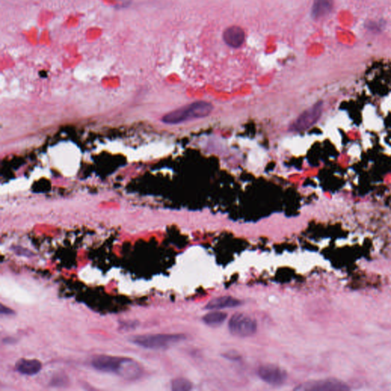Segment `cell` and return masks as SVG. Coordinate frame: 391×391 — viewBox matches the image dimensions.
<instances>
[{
	"instance_id": "cell-1",
	"label": "cell",
	"mask_w": 391,
	"mask_h": 391,
	"mask_svg": "<svg viewBox=\"0 0 391 391\" xmlns=\"http://www.w3.org/2000/svg\"><path fill=\"white\" fill-rule=\"evenodd\" d=\"M92 366L97 371L116 373L126 379L138 378L142 375V368L135 361L117 356H95L92 360Z\"/></svg>"
},
{
	"instance_id": "cell-2",
	"label": "cell",
	"mask_w": 391,
	"mask_h": 391,
	"mask_svg": "<svg viewBox=\"0 0 391 391\" xmlns=\"http://www.w3.org/2000/svg\"><path fill=\"white\" fill-rule=\"evenodd\" d=\"M213 110V106L211 102L197 101L169 112L162 117L161 121L165 124L177 125L205 118L210 116Z\"/></svg>"
},
{
	"instance_id": "cell-3",
	"label": "cell",
	"mask_w": 391,
	"mask_h": 391,
	"mask_svg": "<svg viewBox=\"0 0 391 391\" xmlns=\"http://www.w3.org/2000/svg\"><path fill=\"white\" fill-rule=\"evenodd\" d=\"M185 338L183 334H150L135 336L131 341L145 349L162 350L178 344Z\"/></svg>"
},
{
	"instance_id": "cell-4",
	"label": "cell",
	"mask_w": 391,
	"mask_h": 391,
	"mask_svg": "<svg viewBox=\"0 0 391 391\" xmlns=\"http://www.w3.org/2000/svg\"><path fill=\"white\" fill-rule=\"evenodd\" d=\"M257 329L256 321L243 314L233 315L229 322L230 333L237 337L246 338L253 336Z\"/></svg>"
},
{
	"instance_id": "cell-5",
	"label": "cell",
	"mask_w": 391,
	"mask_h": 391,
	"mask_svg": "<svg viewBox=\"0 0 391 391\" xmlns=\"http://www.w3.org/2000/svg\"><path fill=\"white\" fill-rule=\"evenodd\" d=\"M258 376L266 383L271 385H281L288 378L286 373L274 364H265L258 371Z\"/></svg>"
},
{
	"instance_id": "cell-6",
	"label": "cell",
	"mask_w": 391,
	"mask_h": 391,
	"mask_svg": "<svg viewBox=\"0 0 391 391\" xmlns=\"http://www.w3.org/2000/svg\"><path fill=\"white\" fill-rule=\"evenodd\" d=\"M320 107L315 106L303 114L290 126L291 132H301L314 125L319 119Z\"/></svg>"
},
{
	"instance_id": "cell-7",
	"label": "cell",
	"mask_w": 391,
	"mask_h": 391,
	"mask_svg": "<svg viewBox=\"0 0 391 391\" xmlns=\"http://www.w3.org/2000/svg\"><path fill=\"white\" fill-rule=\"evenodd\" d=\"M347 389L349 388L343 382L333 379L308 382L296 388L298 390H342Z\"/></svg>"
},
{
	"instance_id": "cell-8",
	"label": "cell",
	"mask_w": 391,
	"mask_h": 391,
	"mask_svg": "<svg viewBox=\"0 0 391 391\" xmlns=\"http://www.w3.org/2000/svg\"><path fill=\"white\" fill-rule=\"evenodd\" d=\"M223 40L230 47L239 48L246 41V32L240 26L232 25L224 31Z\"/></svg>"
},
{
	"instance_id": "cell-9",
	"label": "cell",
	"mask_w": 391,
	"mask_h": 391,
	"mask_svg": "<svg viewBox=\"0 0 391 391\" xmlns=\"http://www.w3.org/2000/svg\"><path fill=\"white\" fill-rule=\"evenodd\" d=\"M334 0H314L311 8V17L314 20L325 18L332 12Z\"/></svg>"
},
{
	"instance_id": "cell-10",
	"label": "cell",
	"mask_w": 391,
	"mask_h": 391,
	"mask_svg": "<svg viewBox=\"0 0 391 391\" xmlns=\"http://www.w3.org/2000/svg\"><path fill=\"white\" fill-rule=\"evenodd\" d=\"M42 369L41 363L37 359H22L15 364V369L22 376H33L37 375Z\"/></svg>"
},
{
	"instance_id": "cell-11",
	"label": "cell",
	"mask_w": 391,
	"mask_h": 391,
	"mask_svg": "<svg viewBox=\"0 0 391 391\" xmlns=\"http://www.w3.org/2000/svg\"><path fill=\"white\" fill-rule=\"evenodd\" d=\"M241 302L232 297L224 296L216 298L208 302L205 308L208 310H222L239 307Z\"/></svg>"
},
{
	"instance_id": "cell-12",
	"label": "cell",
	"mask_w": 391,
	"mask_h": 391,
	"mask_svg": "<svg viewBox=\"0 0 391 391\" xmlns=\"http://www.w3.org/2000/svg\"><path fill=\"white\" fill-rule=\"evenodd\" d=\"M227 314L223 312H208L203 317L204 323L211 327H217L221 326L227 319Z\"/></svg>"
},
{
	"instance_id": "cell-13",
	"label": "cell",
	"mask_w": 391,
	"mask_h": 391,
	"mask_svg": "<svg viewBox=\"0 0 391 391\" xmlns=\"http://www.w3.org/2000/svg\"><path fill=\"white\" fill-rule=\"evenodd\" d=\"M191 382L185 378H177L172 381L171 389L175 391H187L192 389Z\"/></svg>"
},
{
	"instance_id": "cell-14",
	"label": "cell",
	"mask_w": 391,
	"mask_h": 391,
	"mask_svg": "<svg viewBox=\"0 0 391 391\" xmlns=\"http://www.w3.org/2000/svg\"><path fill=\"white\" fill-rule=\"evenodd\" d=\"M0 308H1L0 309V312H1L2 315L8 316L13 315L15 314L14 311L12 309L4 306V304H2L1 307Z\"/></svg>"
}]
</instances>
